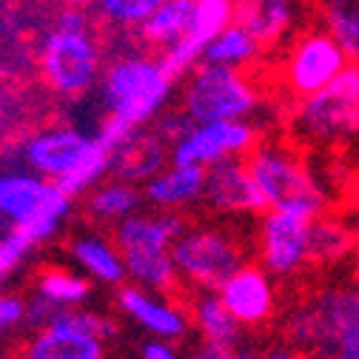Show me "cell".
<instances>
[{
    "label": "cell",
    "instance_id": "cell-3",
    "mask_svg": "<svg viewBox=\"0 0 359 359\" xmlns=\"http://www.w3.org/2000/svg\"><path fill=\"white\" fill-rule=\"evenodd\" d=\"M20 157L34 174L57 183L72 200L111 174V149L100 137H88L72 126H49L32 134L23 140Z\"/></svg>",
    "mask_w": 359,
    "mask_h": 359
},
{
    "label": "cell",
    "instance_id": "cell-2",
    "mask_svg": "<svg viewBox=\"0 0 359 359\" xmlns=\"http://www.w3.org/2000/svg\"><path fill=\"white\" fill-rule=\"evenodd\" d=\"M106 55L88 9L63 6L37 40V72L52 95L74 100L100 80Z\"/></svg>",
    "mask_w": 359,
    "mask_h": 359
},
{
    "label": "cell",
    "instance_id": "cell-6",
    "mask_svg": "<svg viewBox=\"0 0 359 359\" xmlns=\"http://www.w3.org/2000/svg\"><path fill=\"white\" fill-rule=\"evenodd\" d=\"M291 128L311 146H337L359 134V60L325 83L320 92L299 97L291 111Z\"/></svg>",
    "mask_w": 359,
    "mask_h": 359
},
{
    "label": "cell",
    "instance_id": "cell-16",
    "mask_svg": "<svg viewBox=\"0 0 359 359\" xmlns=\"http://www.w3.org/2000/svg\"><path fill=\"white\" fill-rule=\"evenodd\" d=\"M217 294L243 328L265 325L277 311V294L271 285V274L254 262H243L237 271L217 288Z\"/></svg>",
    "mask_w": 359,
    "mask_h": 359
},
{
    "label": "cell",
    "instance_id": "cell-4",
    "mask_svg": "<svg viewBox=\"0 0 359 359\" xmlns=\"http://www.w3.org/2000/svg\"><path fill=\"white\" fill-rule=\"evenodd\" d=\"M285 339L320 359H359V288H331L288 313Z\"/></svg>",
    "mask_w": 359,
    "mask_h": 359
},
{
    "label": "cell",
    "instance_id": "cell-14",
    "mask_svg": "<svg viewBox=\"0 0 359 359\" xmlns=\"http://www.w3.org/2000/svg\"><path fill=\"white\" fill-rule=\"evenodd\" d=\"M311 214L288 211V208H268L259 234L257 251L259 262L268 274L291 277L302 265H308V231H311Z\"/></svg>",
    "mask_w": 359,
    "mask_h": 359
},
{
    "label": "cell",
    "instance_id": "cell-24",
    "mask_svg": "<svg viewBox=\"0 0 359 359\" xmlns=\"http://www.w3.org/2000/svg\"><path fill=\"white\" fill-rule=\"evenodd\" d=\"M191 328L200 334L203 345H217V348H240L243 342V325L229 313L222 305L217 291H197L189 308Z\"/></svg>",
    "mask_w": 359,
    "mask_h": 359
},
{
    "label": "cell",
    "instance_id": "cell-11",
    "mask_svg": "<svg viewBox=\"0 0 359 359\" xmlns=\"http://www.w3.org/2000/svg\"><path fill=\"white\" fill-rule=\"evenodd\" d=\"M120 325L100 311L60 308L55 317L34 328L20 359H109V342Z\"/></svg>",
    "mask_w": 359,
    "mask_h": 359
},
{
    "label": "cell",
    "instance_id": "cell-26",
    "mask_svg": "<svg viewBox=\"0 0 359 359\" xmlns=\"http://www.w3.org/2000/svg\"><path fill=\"white\" fill-rule=\"evenodd\" d=\"M32 294L43 297L55 308H77L92 297V283L80 271H69V268H46L34 277Z\"/></svg>",
    "mask_w": 359,
    "mask_h": 359
},
{
    "label": "cell",
    "instance_id": "cell-19",
    "mask_svg": "<svg viewBox=\"0 0 359 359\" xmlns=\"http://www.w3.org/2000/svg\"><path fill=\"white\" fill-rule=\"evenodd\" d=\"M203 186H205V168L168 163L149 183H143V200L149 208L183 214L186 208L203 203Z\"/></svg>",
    "mask_w": 359,
    "mask_h": 359
},
{
    "label": "cell",
    "instance_id": "cell-12",
    "mask_svg": "<svg viewBox=\"0 0 359 359\" xmlns=\"http://www.w3.org/2000/svg\"><path fill=\"white\" fill-rule=\"evenodd\" d=\"M348 55L328 29H305L294 37L288 46V55L280 66L283 86L288 88L291 97H308L320 92L325 83H331L345 66Z\"/></svg>",
    "mask_w": 359,
    "mask_h": 359
},
{
    "label": "cell",
    "instance_id": "cell-9",
    "mask_svg": "<svg viewBox=\"0 0 359 359\" xmlns=\"http://www.w3.org/2000/svg\"><path fill=\"white\" fill-rule=\"evenodd\" d=\"M171 254L177 280L191 291H217L243 262H248L243 240L234 231L208 222H186Z\"/></svg>",
    "mask_w": 359,
    "mask_h": 359
},
{
    "label": "cell",
    "instance_id": "cell-31",
    "mask_svg": "<svg viewBox=\"0 0 359 359\" xmlns=\"http://www.w3.org/2000/svg\"><path fill=\"white\" fill-rule=\"evenodd\" d=\"M26 325V297L0 291V339Z\"/></svg>",
    "mask_w": 359,
    "mask_h": 359
},
{
    "label": "cell",
    "instance_id": "cell-33",
    "mask_svg": "<svg viewBox=\"0 0 359 359\" xmlns=\"http://www.w3.org/2000/svg\"><path fill=\"white\" fill-rule=\"evenodd\" d=\"M237 359H299V353L291 345H271V348H265L262 353H257V351H240L237 348Z\"/></svg>",
    "mask_w": 359,
    "mask_h": 359
},
{
    "label": "cell",
    "instance_id": "cell-17",
    "mask_svg": "<svg viewBox=\"0 0 359 359\" xmlns=\"http://www.w3.org/2000/svg\"><path fill=\"white\" fill-rule=\"evenodd\" d=\"M203 205L214 214H259L265 203L248 174L245 157H231L205 168Z\"/></svg>",
    "mask_w": 359,
    "mask_h": 359
},
{
    "label": "cell",
    "instance_id": "cell-10",
    "mask_svg": "<svg viewBox=\"0 0 359 359\" xmlns=\"http://www.w3.org/2000/svg\"><path fill=\"white\" fill-rule=\"evenodd\" d=\"M180 109L194 123L248 120L259 109V92L243 69L197 63L180 92Z\"/></svg>",
    "mask_w": 359,
    "mask_h": 359
},
{
    "label": "cell",
    "instance_id": "cell-30",
    "mask_svg": "<svg viewBox=\"0 0 359 359\" xmlns=\"http://www.w3.org/2000/svg\"><path fill=\"white\" fill-rule=\"evenodd\" d=\"M37 245L32 243L29 234H23L20 229H12L4 240H0V285H4L18 268L20 262L34 251Z\"/></svg>",
    "mask_w": 359,
    "mask_h": 359
},
{
    "label": "cell",
    "instance_id": "cell-18",
    "mask_svg": "<svg viewBox=\"0 0 359 359\" xmlns=\"http://www.w3.org/2000/svg\"><path fill=\"white\" fill-rule=\"evenodd\" d=\"M168 163H171L168 140L157 128H149V126L131 131L120 146L111 149V174L128 180V183H137V186L149 183Z\"/></svg>",
    "mask_w": 359,
    "mask_h": 359
},
{
    "label": "cell",
    "instance_id": "cell-23",
    "mask_svg": "<svg viewBox=\"0 0 359 359\" xmlns=\"http://www.w3.org/2000/svg\"><path fill=\"white\" fill-rule=\"evenodd\" d=\"M197 0H163V4L146 18V23L137 29L140 43L151 52H165L174 43H180L197 20Z\"/></svg>",
    "mask_w": 359,
    "mask_h": 359
},
{
    "label": "cell",
    "instance_id": "cell-21",
    "mask_svg": "<svg viewBox=\"0 0 359 359\" xmlns=\"http://www.w3.org/2000/svg\"><path fill=\"white\" fill-rule=\"evenodd\" d=\"M69 254H72V259L77 265V271L86 274L88 280L100 283V285L120 288L128 280L123 254H120V248L114 245L111 237H103L97 231L77 234L69 243Z\"/></svg>",
    "mask_w": 359,
    "mask_h": 359
},
{
    "label": "cell",
    "instance_id": "cell-25",
    "mask_svg": "<svg viewBox=\"0 0 359 359\" xmlns=\"http://www.w3.org/2000/svg\"><path fill=\"white\" fill-rule=\"evenodd\" d=\"M259 55H262V46L254 40V34L245 26L229 20L205 43L200 60L217 63V66H231V69H248L251 63L259 60Z\"/></svg>",
    "mask_w": 359,
    "mask_h": 359
},
{
    "label": "cell",
    "instance_id": "cell-34",
    "mask_svg": "<svg viewBox=\"0 0 359 359\" xmlns=\"http://www.w3.org/2000/svg\"><path fill=\"white\" fill-rule=\"evenodd\" d=\"M186 359H237V348H217V345H203Z\"/></svg>",
    "mask_w": 359,
    "mask_h": 359
},
{
    "label": "cell",
    "instance_id": "cell-35",
    "mask_svg": "<svg viewBox=\"0 0 359 359\" xmlns=\"http://www.w3.org/2000/svg\"><path fill=\"white\" fill-rule=\"evenodd\" d=\"M63 6H80V9H92L97 0H60Z\"/></svg>",
    "mask_w": 359,
    "mask_h": 359
},
{
    "label": "cell",
    "instance_id": "cell-29",
    "mask_svg": "<svg viewBox=\"0 0 359 359\" xmlns=\"http://www.w3.org/2000/svg\"><path fill=\"white\" fill-rule=\"evenodd\" d=\"M163 0H97V18L117 32H137Z\"/></svg>",
    "mask_w": 359,
    "mask_h": 359
},
{
    "label": "cell",
    "instance_id": "cell-20",
    "mask_svg": "<svg viewBox=\"0 0 359 359\" xmlns=\"http://www.w3.org/2000/svg\"><path fill=\"white\" fill-rule=\"evenodd\" d=\"M231 20L245 26L262 49H271L294 29L297 0H231Z\"/></svg>",
    "mask_w": 359,
    "mask_h": 359
},
{
    "label": "cell",
    "instance_id": "cell-8",
    "mask_svg": "<svg viewBox=\"0 0 359 359\" xmlns=\"http://www.w3.org/2000/svg\"><path fill=\"white\" fill-rule=\"evenodd\" d=\"M72 197L52 180L29 171H0V217L34 245L49 243L72 214Z\"/></svg>",
    "mask_w": 359,
    "mask_h": 359
},
{
    "label": "cell",
    "instance_id": "cell-7",
    "mask_svg": "<svg viewBox=\"0 0 359 359\" xmlns=\"http://www.w3.org/2000/svg\"><path fill=\"white\" fill-rule=\"evenodd\" d=\"M248 174L268 208H288L317 217L325 205L323 189L302 154L283 143H257L245 154Z\"/></svg>",
    "mask_w": 359,
    "mask_h": 359
},
{
    "label": "cell",
    "instance_id": "cell-5",
    "mask_svg": "<svg viewBox=\"0 0 359 359\" xmlns=\"http://www.w3.org/2000/svg\"><path fill=\"white\" fill-rule=\"evenodd\" d=\"M186 229L183 214L174 211H134L114 226V245L123 254L126 274L134 285L168 294L180 280L174 268V240Z\"/></svg>",
    "mask_w": 359,
    "mask_h": 359
},
{
    "label": "cell",
    "instance_id": "cell-37",
    "mask_svg": "<svg viewBox=\"0 0 359 359\" xmlns=\"http://www.w3.org/2000/svg\"><path fill=\"white\" fill-rule=\"evenodd\" d=\"M0 359H20V356H0Z\"/></svg>",
    "mask_w": 359,
    "mask_h": 359
},
{
    "label": "cell",
    "instance_id": "cell-36",
    "mask_svg": "<svg viewBox=\"0 0 359 359\" xmlns=\"http://www.w3.org/2000/svg\"><path fill=\"white\" fill-rule=\"evenodd\" d=\"M4 128H6V111L0 109V131H4Z\"/></svg>",
    "mask_w": 359,
    "mask_h": 359
},
{
    "label": "cell",
    "instance_id": "cell-13",
    "mask_svg": "<svg viewBox=\"0 0 359 359\" xmlns=\"http://www.w3.org/2000/svg\"><path fill=\"white\" fill-rule=\"evenodd\" d=\"M259 143V128L248 120H211L191 123L168 143V160L208 168L214 163L245 157Z\"/></svg>",
    "mask_w": 359,
    "mask_h": 359
},
{
    "label": "cell",
    "instance_id": "cell-22",
    "mask_svg": "<svg viewBox=\"0 0 359 359\" xmlns=\"http://www.w3.org/2000/svg\"><path fill=\"white\" fill-rule=\"evenodd\" d=\"M86 203V214L92 217L100 226H117L126 217H131L134 211H140L146 205L143 200V186L128 183L123 177H103L97 186H92L83 194Z\"/></svg>",
    "mask_w": 359,
    "mask_h": 359
},
{
    "label": "cell",
    "instance_id": "cell-38",
    "mask_svg": "<svg viewBox=\"0 0 359 359\" xmlns=\"http://www.w3.org/2000/svg\"><path fill=\"white\" fill-rule=\"evenodd\" d=\"M120 359H137V356H120Z\"/></svg>",
    "mask_w": 359,
    "mask_h": 359
},
{
    "label": "cell",
    "instance_id": "cell-32",
    "mask_svg": "<svg viewBox=\"0 0 359 359\" xmlns=\"http://www.w3.org/2000/svg\"><path fill=\"white\" fill-rule=\"evenodd\" d=\"M137 359H186L183 351L177 348L174 339H160V337H151L140 345V353Z\"/></svg>",
    "mask_w": 359,
    "mask_h": 359
},
{
    "label": "cell",
    "instance_id": "cell-1",
    "mask_svg": "<svg viewBox=\"0 0 359 359\" xmlns=\"http://www.w3.org/2000/svg\"><path fill=\"white\" fill-rule=\"evenodd\" d=\"M177 77L165 69L163 57L146 46H131L111 57H106L97 92L106 111V120L97 131V137L114 149L131 131H137L154 117L168 109L174 97Z\"/></svg>",
    "mask_w": 359,
    "mask_h": 359
},
{
    "label": "cell",
    "instance_id": "cell-27",
    "mask_svg": "<svg viewBox=\"0 0 359 359\" xmlns=\"http://www.w3.org/2000/svg\"><path fill=\"white\" fill-rule=\"evenodd\" d=\"M356 245L353 231L339 219L331 217H313L311 219V231H308V262H337L342 257L351 254V248Z\"/></svg>",
    "mask_w": 359,
    "mask_h": 359
},
{
    "label": "cell",
    "instance_id": "cell-28",
    "mask_svg": "<svg viewBox=\"0 0 359 359\" xmlns=\"http://www.w3.org/2000/svg\"><path fill=\"white\" fill-rule=\"evenodd\" d=\"M323 18L345 55L359 60V0H323Z\"/></svg>",
    "mask_w": 359,
    "mask_h": 359
},
{
    "label": "cell",
    "instance_id": "cell-15",
    "mask_svg": "<svg viewBox=\"0 0 359 359\" xmlns=\"http://www.w3.org/2000/svg\"><path fill=\"white\" fill-rule=\"evenodd\" d=\"M117 308L120 313L134 323L137 328H143L149 337H160V339H186L191 331V320L189 311L180 308L177 302H171L163 291H151L134 283H123L117 291Z\"/></svg>",
    "mask_w": 359,
    "mask_h": 359
}]
</instances>
